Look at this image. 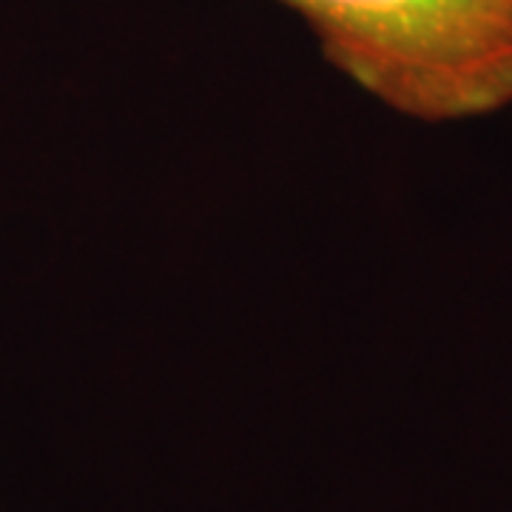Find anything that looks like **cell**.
I'll use <instances>...</instances> for the list:
<instances>
[{
    "instance_id": "6da1fadb",
    "label": "cell",
    "mask_w": 512,
    "mask_h": 512,
    "mask_svg": "<svg viewBox=\"0 0 512 512\" xmlns=\"http://www.w3.org/2000/svg\"><path fill=\"white\" fill-rule=\"evenodd\" d=\"M330 66L421 123L512 106V0H279Z\"/></svg>"
}]
</instances>
